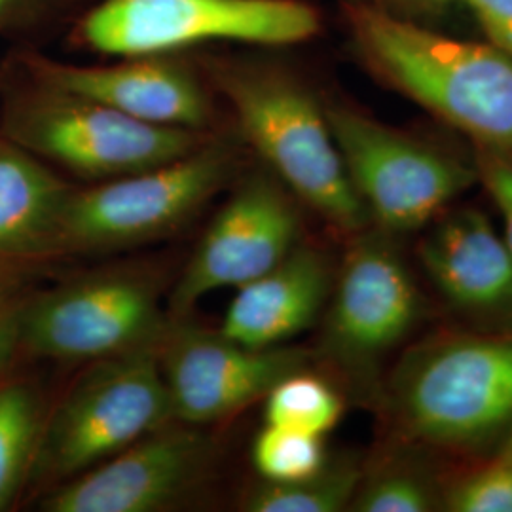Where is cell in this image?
<instances>
[{"label": "cell", "instance_id": "1", "mask_svg": "<svg viewBox=\"0 0 512 512\" xmlns=\"http://www.w3.org/2000/svg\"><path fill=\"white\" fill-rule=\"evenodd\" d=\"M385 442L490 459L512 431V330L444 327L410 342L376 404Z\"/></svg>", "mask_w": 512, "mask_h": 512}, {"label": "cell", "instance_id": "2", "mask_svg": "<svg viewBox=\"0 0 512 512\" xmlns=\"http://www.w3.org/2000/svg\"><path fill=\"white\" fill-rule=\"evenodd\" d=\"M349 46L378 84L512 164V59L492 44L391 18L366 2H340Z\"/></svg>", "mask_w": 512, "mask_h": 512}, {"label": "cell", "instance_id": "3", "mask_svg": "<svg viewBox=\"0 0 512 512\" xmlns=\"http://www.w3.org/2000/svg\"><path fill=\"white\" fill-rule=\"evenodd\" d=\"M209 84L236 116L239 137L300 205L346 239L370 217L349 181L325 97L281 61L209 59Z\"/></svg>", "mask_w": 512, "mask_h": 512}, {"label": "cell", "instance_id": "4", "mask_svg": "<svg viewBox=\"0 0 512 512\" xmlns=\"http://www.w3.org/2000/svg\"><path fill=\"white\" fill-rule=\"evenodd\" d=\"M397 239L374 226L346 239L311 348L313 368L370 410H376L391 357L414 342L433 315Z\"/></svg>", "mask_w": 512, "mask_h": 512}, {"label": "cell", "instance_id": "5", "mask_svg": "<svg viewBox=\"0 0 512 512\" xmlns=\"http://www.w3.org/2000/svg\"><path fill=\"white\" fill-rule=\"evenodd\" d=\"M241 152L220 135L202 147L109 181L71 188L57 228V255H103L181 230L236 183Z\"/></svg>", "mask_w": 512, "mask_h": 512}, {"label": "cell", "instance_id": "6", "mask_svg": "<svg viewBox=\"0 0 512 512\" xmlns=\"http://www.w3.org/2000/svg\"><path fill=\"white\" fill-rule=\"evenodd\" d=\"M325 110L349 181L385 234L421 232L478 184L471 147L389 126L344 99H325Z\"/></svg>", "mask_w": 512, "mask_h": 512}, {"label": "cell", "instance_id": "7", "mask_svg": "<svg viewBox=\"0 0 512 512\" xmlns=\"http://www.w3.org/2000/svg\"><path fill=\"white\" fill-rule=\"evenodd\" d=\"M171 421L160 346L90 363L46 414L27 486L48 492Z\"/></svg>", "mask_w": 512, "mask_h": 512}, {"label": "cell", "instance_id": "8", "mask_svg": "<svg viewBox=\"0 0 512 512\" xmlns=\"http://www.w3.org/2000/svg\"><path fill=\"white\" fill-rule=\"evenodd\" d=\"M158 268L124 264L33 293L21 319V351L37 359L90 365L160 346L169 327Z\"/></svg>", "mask_w": 512, "mask_h": 512}, {"label": "cell", "instance_id": "9", "mask_svg": "<svg viewBox=\"0 0 512 512\" xmlns=\"http://www.w3.org/2000/svg\"><path fill=\"white\" fill-rule=\"evenodd\" d=\"M4 133L21 150L97 183L175 160L215 135L141 122L92 99L37 84L8 105Z\"/></svg>", "mask_w": 512, "mask_h": 512}, {"label": "cell", "instance_id": "10", "mask_svg": "<svg viewBox=\"0 0 512 512\" xmlns=\"http://www.w3.org/2000/svg\"><path fill=\"white\" fill-rule=\"evenodd\" d=\"M76 31L93 52L143 57L205 42L300 44L319 35L321 16L302 0H103Z\"/></svg>", "mask_w": 512, "mask_h": 512}, {"label": "cell", "instance_id": "11", "mask_svg": "<svg viewBox=\"0 0 512 512\" xmlns=\"http://www.w3.org/2000/svg\"><path fill=\"white\" fill-rule=\"evenodd\" d=\"M167 293L169 319L190 317L203 296L241 287L304 239L300 202L264 167L239 177Z\"/></svg>", "mask_w": 512, "mask_h": 512}, {"label": "cell", "instance_id": "12", "mask_svg": "<svg viewBox=\"0 0 512 512\" xmlns=\"http://www.w3.org/2000/svg\"><path fill=\"white\" fill-rule=\"evenodd\" d=\"M160 366L175 420L207 427L262 401L283 378L313 368V353L296 346L249 348L184 317L169 319Z\"/></svg>", "mask_w": 512, "mask_h": 512}, {"label": "cell", "instance_id": "13", "mask_svg": "<svg viewBox=\"0 0 512 512\" xmlns=\"http://www.w3.org/2000/svg\"><path fill=\"white\" fill-rule=\"evenodd\" d=\"M217 444L205 427L171 421L116 456L48 490L46 512H160L177 507L213 475Z\"/></svg>", "mask_w": 512, "mask_h": 512}, {"label": "cell", "instance_id": "14", "mask_svg": "<svg viewBox=\"0 0 512 512\" xmlns=\"http://www.w3.org/2000/svg\"><path fill=\"white\" fill-rule=\"evenodd\" d=\"M416 260L461 327L512 330V253L486 213L448 207L421 230Z\"/></svg>", "mask_w": 512, "mask_h": 512}, {"label": "cell", "instance_id": "15", "mask_svg": "<svg viewBox=\"0 0 512 512\" xmlns=\"http://www.w3.org/2000/svg\"><path fill=\"white\" fill-rule=\"evenodd\" d=\"M33 84L73 93L141 122L211 131L215 109L202 80L167 55L124 57L114 65H71L42 55L25 59Z\"/></svg>", "mask_w": 512, "mask_h": 512}, {"label": "cell", "instance_id": "16", "mask_svg": "<svg viewBox=\"0 0 512 512\" xmlns=\"http://www.w3.org/2000/svg\"><path fill=\"white\" fill-rule=\"evenodd\" d=\"M338 262L302 239L277 266L238 287L220 332L249 348H275L313 327L329 302Z\"/></svg>", "mask_w": 512, "mask_h": 512}, {"label": "cell", "instance_id": "17", "mask_svg": "<svg viewBox=\"0 0 512 512\" xmlns=\"http://www.w3.org/2000/svg\"><path fill=\"white\" fill-rule=\"evenodd\" d=\"M71 184L25 150L0 143V274H31L57 255Z\"/></svg>", "mask_w": 512, "mask_h": 512}, {"label": "cell", "instance_id": "18", "mask_svg": "<svg viewBox=\"0 0 512 512\" xmlns=\"http://www.w3.org/2000/svg\"><path fill=\"white\" fill-rule=\"evenodd\" d=\"M437 454L418 446L385 442L365 459L359 488L349 505L355 512L444 511V494L452 475Z\"/></svg>", "mask_w": 512, "mask_h": 512}, {"label": "cell", "instance_id": "19", "mask_svg": "<svg viewBox=\"0 0 512 512\" xmlns=\"http://www.w3.org/2000/svg\"><path fill=\"white\" fill-rule=\"evenodd\" d=\"M363 469L365 459L344 454L329 459L321 471L300 480H260L243 494L239 509L247 512L349 511Z\"/></svg>", "mask_w": 512, "mask_h": 512}, {"label": "cell", "instance_id": "20", "mask_svg": "<svg viewBox=\"0 0 512 512\" xmlns=\"http://www.w3.org/2000/svg\"><path fill=\"white\" fill-rule=\"evenodd\" d=\"M44 418L35 385L0 380V511L10 509L29 484Z\"/></svg>", "mask_w": 512, "mask_h": 512}, {"label": "cell", "instance_id": "21", "mask_svg": "<svg viewBox=\"0 0 512 512\" xmlns=\"http://www.w3.org/2000/svg\"><path fill=\"white\" fill-rule=\"evenodd\" d=\"M346 395L315 368L298 370L275 384L264 397V421L325 437L344 416Z\"/></svg>", "mask_w": 512, "mask_h": 512}, {"label": "cell", "instance_id": "22", "mask_svg": "<svg viewBox=\"0 0 512 512\" xmlns=\"http://www.w3.org/2000/svg\"><path fill=\"white\" fill-rule=\"evenodd\" d=\"M251 461L262 480L293 482L321 471L329 456L323 437L266 423L253 440Z\"/></svg>", "mask_w": 512, "mask_h": 512}, {"label": "cell", "instance_id": "23", "mask_svg": "<svg viewBox=\"0 0 512 512\" xmlns=\"http://www.w3.org/2000/svg\"><path fill=\"white\" fill-rule=\"evenodd\" d=\"M444 511L512 512V465L482 459L463 475L452 476L444 494Z\"/></svg>", "mask_w": 512, "mask_h": 512}, {"label": "cell", "instance_id": "24", "mask_svg": "<svg viewBox=\"0 0 512 512\" xmlns=\"http://www.w3.org/2000/svg\"><path fill=\"white\" fill-rule=\"evenodd\" d=\"M29 274H0V380L21 353V319L31 298Z\"/></svg>", "mask_w": 512, "mask_h": 512}, {"label": "cell", "instance_id": "25", "mask_svg": "<svg viewBox=\"0 0 512 512\" xmlns=\"http://www.w3.org/2000/svg\"><path fill=\"white\" fill-rule=\"evenodd\" d=\"M473 156L478 184L484 186L501 215L503 238L512 253V164L482 148H473Z\"/></svg>", "mask_w": 512, "mask_h": 512}, {"label": "cell", "instance_id": "26", "mask_svg": "<svg viewBox=\"0 0 512 512\" xmlns=\"http://www.w3.org/2000/svg\"><path fill=\"white\" fill-rule=\"evenodd\" d=\"M461 6L473 14L486 42L512 59V0H461Z\"/></svg>", "mask_w": 512, "mask_h": 512}, {"label": "cell", "instance_id": "27", "mask_svg": "<svg viewBox=\"0 0 512 512\" xmlns=\"http://www.w3.org/2000/svg\"><path fill=\"white\" fill-rule=\"evenodd\" d=\"M366 4L391 18L433 27L454 8L461 6V0H366Z\"/></svg>", "mask_w": 512, "mask_h": 512}, {"label": "cell", "instance_id": "28", "mask_svg": "<svg viewBox=\"0 0 512 512\" xmlns=\"http://www.w3.org/2000/svg\"><path fill=\"white\" fill-rule=\"evenodd\" d=\"M492 458L505 461V463H511L512 465V431L509 433V437L505 439V442L499 446V450L495 452Z\"/></svg>", "mask_w": 512, "mask_h": 512}, {"label": "cell", "instance_id": "29", "mask_svg": "<svg viewBox=\"0 0 512 512\" xmlns=\"http://www.w3.org/2000/svg\"><path fill=\"white\" fill-rule=\"evenodd\" d=\"M6 4H8V0H0V12L4 10V6H6Z\"/></svg>", "mask_w": 512, "mask_h": 512}, {"label": "cell", "instance_id": "30", "mask_svg": "<svg viewBox=\"0 0 512 512\" xmlns=\"http://www.w3.org/2000/svg\"><path fill=\"white\" fill-rule=\"evenodd\" d=\"M340 2H366V0H340Z\"/></svg>", "mask_w": 512, "mask_h": 512}]
</instances>
